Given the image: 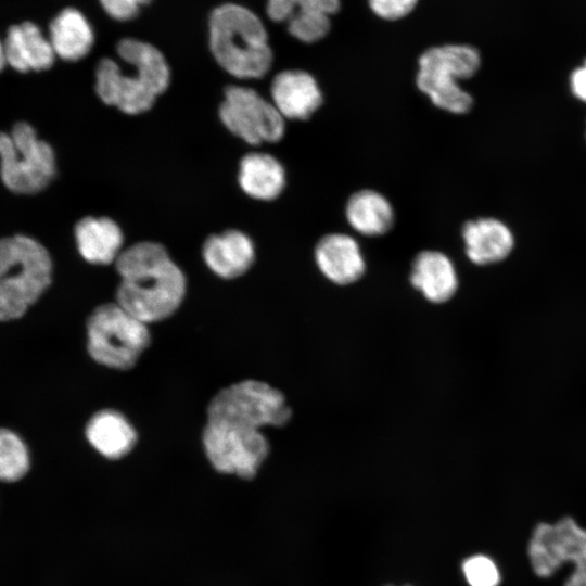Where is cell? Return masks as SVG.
I'll use <instances>...</instances> for the list:
<instances>
[{"label":"cell","mask_w":586,"mask_h":586,"mask_svg":"<svg viewBox=\"0 0 586 586\" xmlns=\"http://www.w3.org/2000/svg\"><path fill=\"white\" fill-rule=\"evenodd\" d=\"M115 267L120 277L116 303L146 324L168 318L183 301L186 277L160 243L124 249Z\"/></svg>","instance_id":"1"},{"label":"cell","mask_w":586,"mask_h":586,"mask_svg":"<svg viewBox=\"0 0 586 586\" xmlns=\"http://www.w3.org/2000/svg\"><path fill=\"white\" fill-rule=\"evenodd\" d=\"M116 52L132 69L124 72L114 60L102 59L95 68L98 97L125 114L149 111L170 82L165 56L154 46L133 38L122 39Z\"/></svg>","instance_id":"2"},{"label":"cell","mask_w":586,"mask_h":586,"mask_svg":"<svg viewBox=\"0 0 586 586\" xmlns=\"http://www.w3.org/2000/svg\"><path fill=\"white\" fill-rule=\"evenodd\" d=\"M209 48L216 62L239 79L264 77L271 68L273 52L262 20L250 9L225 3L208 21Z\"/></svg>","instance_id":"3"},{"label":"cell","mask_w":586,"mask_h":586,"mask_svg":"<svg viewBox=\"0 0 586 586\" xmlns=\"http://www.w3.org/2000/svg\"><path fill=\"white\" fill-rule=\"evenodd\" d=\"M52 270L38 240L22 233L0 238V321L24 316L51 284Z\"/></svg>","instance_id":"4"},{"label":"cell","mask_w":586,"mask_h":586,"mask_svg":"<svg viewBox=\"0 0 586 586\" xmlns=\"http://www.w3.org/2000/svg\"><path fill=\"white\" fill-rule=\"evenodd\" d=\"M481 66L479 50L466 43L430 47L418 59L416 84L438 109L464 114L473 105L472 95L459 81L475 75Z\"/></svg>","instance_id":"5"},{"label":"cell","mask_w":586,"mask_h":586,"mask_svg":"<svg viewBox=\"0 0 586 586\" xmlns=\"http://www.w3.org/2000/svg\"><path fill=\"white\" fill-rule=\"evenodd\" d=\"M55 175L54 150L29 123L20 120L10 132L0 131V179L9 191L21 195L39 193Z\"/></svg>","instance_id":"6"},{"label":"cell","mask_w":586,"mask_h":586,"mask_svg":"<svg viewBox=\"0 0 586 586\" xmlns=\"http://www.w3.org/2000/svg\"><path fill=\"white\" fill-rule=\"evenodd\" d=\"M146 326L117 303L100 305L87 321L88 353L105 367L128 370L150 345Z\"/></svg>","instance_id":"7"},{"label":"cell","mask_w":586,"mask_h":586,"mask_svg":"<svg viewBox=\"0 0 586 586\" xmlns=\"http://www.w3.org/2000/svg\"><path fill=\"white\" fill-rule=\"evenodd\" d=\"M292 411L284 395L266 382L243 380L219 391L207 407V422L252 428L282 426Z\"/></svg>","instance_id":"8"},{"label":"cell","mask_w":586,"mask_h":586,"mask_svg":"<svg viewBox=\"0 0 586 586\" xmlns=\"http://www.w3.org/2000/svg\"><path fill=\"white\" fill-rule=\"evenodd\" d=\"M527 555L537 576L549 577L570 561L574 571L564 586H586V528L573 518L564 517L553 524H537L528 542Z\"/></svg>","instance_id":"9"},{"label":"cell","mask_w":586,"mask_h":586,"mask_svg":"<svg viewBox=\"0 0 586 586\" xmlns=\"http://www.w3.org/2000/svg\"><path fill=\"white\" fill-rule=\"evenodd\" d=\"M203 446L220 473L253 479L269 454V443L258 429L206 422Z\"/></svg>","instance_id":"10"},{"label":"cell","mask_w":586,"mask_h":586,"mask_svg":"<svg viewBox=\"0 0 586 586\" xmlns=\"http://www.w3.org/2000/svg\"><path fill=\"white\" fill-rule=\"evenodd\" d=\"M218 112L225 127L249 144L273 143L284 136V117L253 88L227 87Z\"/></svg>","instance_id":"11"},{"label":"cell","mask_w":586,"mask_h":586,"mask_svg":"<svg viewBox=\"0 0 586 586\" xmlns=\"http://www.w3.org/2000/svg\"><path fill=\"white\" fill-rule=\"evenodd\" d=\"M270 97L284 119H308L323 102L318 81L303 69L279 72L271 81Z\"/></svg>","instance_id":"12"},{"label":"cell","mask_w":586,"mask_h":586,"mask_svg":"<svg viewBox=\"0 0 586 586\" xmlns=\"http://www.w3.org/2000/svg\"><path fill=\"white\" fill-rule=\"evenodd\" d=\"M314 257L319 271L339 285L356 282L366 270L359 244L345 233H329L320 238Z\"/></svg>","instance_id":"13"},{"label":"cell","mask_w":586,"mask_h":586,"mask_svg":"<svg viewBox=\"0 0 586 586\" xmlns=\"http://www.w3.org/2000/svg\"><path fill=\"white\" fill-rule=\"evenodd\" d=\"M3 47L7 65L22 74L47 71L56 58L49 38L30 21L11 25Z\"/></svg>","instance_id":"14"},{"label":"cell","mask_w":586,"mask_h":586,"mask_svg":"<svg viewBox=\"0 0 586 586\" xmlns=\"http://www.w3.org/2000/svg\"><path fill=\"white\" fill-rule=\"evenodd\" d=\"M202 254L207 267L224 279L244 275L255 260L253 241L235 229L209 235L203 244Z\"/></svg>","instance_id":"15"},{"label":"cell","mask_w":586,"mask_h":586,"mask_svg":"<svg viewBox=\"0 0 586 586\" xmlns=\"http://www.w3.org/2000/svg\"><path fill=\"white\" fill-rule=\"evenodd\" d=\"M409 279L425 300L435 304L449 301L458 289L454 263L440 251L425 250L418 253L412 260Z\"/></svg>","instance_id":"16"},{"label":"cell","mask_w":586,"mask_h":586,"mask_svg":"<svg viewBox=\"0 0 586 586\" xmlns=\"http://www.w3.org/2000/svg\"><path fill=\"white\" fill-rule=\"evenodd\" d=\"M462 239L468 258L476 265H489L505 259L514 245L508 226L492 217L466 222Z\"/></svg>","instance_id":"17"},{"label":"cell","mask_w":586,"mask_h":586,"mask_svg":"<svg viewBox=\"0 0 586 586\" xmlns=\"http://www.w3.org/2000/svg\"><path fill=\"white\" fill-rule=\"evenodd\" d=\"M80 256L94 265L115 263L123 252L124 234L120 227L109 217L87 216L74 228Z\"/></svg>","instance_id":"18"},{"label":"cell","mask_w":586,"mask_h":586,"mask_svg":"<svg viewBox=\"0 0 586 586\" xmlns=\"http://www.w3.org/2000/svg\"><path fill=\"white\" fill-rule=\"evenodd\" d=\"M48 38L58 58L76 62L91 51L94 33L86 16L79 10L68 7L51 20Z\"/></svg>","instance_id":"19"},{"label":"cell","mask_w":586,"mask_h":586,"mask_svg":"<svg viewBox=\"0 0 586 586\" xmlns=\"http://www.w3.org/2000/svg\"><path fill=\"white\" fill-rule=\"evenodd\" d=\"M238 181L246 195L259 201H272L285 187V170L271 154L255 151L241 158Z\"/></svg>","instance_id":"20"},{"label":"cell","mask_w":586,"mask_h":586,"mask_svg":"<svg viewBox=\"0 0 586 586\" xmlns=\"http://www.w3.org/2000/svg\"><path fill=\"white\" fill-rule=\"evenodd\" d=\"M90 445L107 459H119L131 451L137 434L120 412L105 409L91 417L86 426Z\"/></svg>","instance_id":"21"},{"label":"cell","mask_w":586,"mask_h":586,"mask_svg":"<svg viewBox=\"0 0 586 586\" xmlns=\"http://www.w3.org/2000/svg\"><path fill=\"white\" fill-rule=\"evenodd\" d=\"M348 225L366 237L387 233L395 221V213L390 201L381 193L370 189L353 193L345 206Z\"/></svg>","instance_id":"22"},{"label":"cell","mask_w":586,"mask_h":586,"mask_svg":"<svg viewBox=\"0 0 586 586\" xmlns=\"http://www.w3.org/2000/svg\"><path fill=\"white\" fill-rule=\"evenodd\" d=\"M30 456L24 441L9 429H0V481L15 482L29 470Z\"/></svg>","instance_id":"23"},{"label":"cell","mask_w":586,"mask_h":586,"mask_svg":"<svg viewBox=\"0 0 586 586\" xmlns=\"http://www.w3.org/2000/svg\"><path fill=\"white\" fill-rule=\"evenodd\" d=\"M289 34L304 43L322 40L331 30V16L311 10H297L286 22Z\"/></svg>","instance_id":"24"},{"label":"cell","mask_w":586,"mask_h":586,"mask_svg":"<svg viewBox=\"0 0 586 586\" xmlns=\"http://www.w3.org/2000/svg\"><path fill=\"white\" fill-rule=\"evenodd\" d=\"M462 572L470 586H498L500 583L497 565L484 555L467 558L462 563Z\"/></svg>","instance_id":"25"},{"label":"cell","mask_w":586,"mask_h":586,"mask_svg":"<svg viewBox=\"0 0 586 586\" xmlns=\"http://www.w3.org/2000/svg\"><path fill=\"white\" fill-rule=\"evenodd\" d=\"M419 0H368L371 12L384 21H398L409 15Z\"/></svg>","instance_id":"26"},{"label":"cell","mask_w":586,"mask_h":586,"mask_svg":"<svg viewBox=\"0 0 586 586\" xmlns=\"http://www.w3.org/2000/svg\"><path fill=\"white\" fill-rule=\"evenodd\" d=\"M151 0H99L105 13L112 18L126 22L135 18L140 9Z\"/></svg>","instance_id":"27"},{"label":"cell","mask_w":586,"mask_h":586,"mask_svg":"<svg viewBox=\"0 0 586 586\" xmlns=\"http://www.w3.org/2000/svg\"><path fill=\"white\" fill-rule=\"evenodd\" d=\"M296 11L294 0H267L266 12L268 17L276 22H288Z\"/></svg>","instance_id":"28"},{"label":"cell","mask_w":586,"mask_h":586,"mask_svg":"<svg viewBox=\"0 0 586 586\" xmlns=\"http://www.w3.org/2000/svg\"><path fill=\"white\" fill-rule=\"evenodd\" d=\"M297 10H311L326 13L330 16L341 9V0H294ZM295 11V12H296Z\"/></svg>","instance_id":"29"},{"label":"cell","mask_w":586,"mask_h":586,"mask_svg":"<svg viewBox=\"0 0 586 586\" xmlns=\"http://www.w3.org/2000/svg\"><path fill=\"white\" fill-rule=\"evenodd\" d=\"M570 87L572 93L586 103V60L575 68L570 76Z\"/></svg>","instance_id":"30"},{"label":"cell","mask_w":586,"mask_h":586,"mask_svg":"<svg viewBox=\"0 0 586 586\" xmlns=\"http://www.w3.org/2000/svg\"><path fill=\"white\" fill-rule=\"evenodd\" d=\"M7 66L3 42L0 41V73Z\"/></svg>","instance_id":"31"}]
</instances>
